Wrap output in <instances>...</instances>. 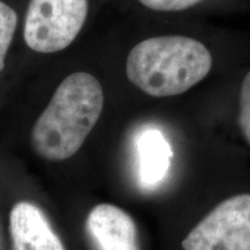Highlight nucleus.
Returning <instances> with one entry per match:
<instances>
[{
  "instance_id": "1",
  "label": "nucleus",
  "mask_w": 250,
  "mask_h": 250,
  "mask_svg": "<svg viewBox=\"0 0 250 250\" xmlns=\"http://www.w3.org/2000/svg\"><path fill=\"white\" fill-rule=\"evenodd\" d=\"M214 66L212 49L202 39L181 33L146 37L130 50L127 79L156 99L187 93L204 81Z\"/></svg>"
},
{
  "instance_id": "2",
  "label": "nucleus",
  "mask_w": 250,
  "mask_h": 250,
  "mask_svg": "<svg viewBox=\"0 0 250 250\" xmlns=\"http://www.w3.org/2000/svg\"><path fill=\"white\" fill-rule=\"evenodd\" d=\"M103 105L104 93L93 74L74 72L67 76L34 124V151L48 161L72 158L95 127Z\"/></svg>"
},
{
  "instance_id": "3",
  "label": "nucleus",
  "mask_w": 250,
  "mask_h": 250,
  "mask_svg": "<svg viewBox=\"0 0 250 250\" xmlns=\"http://www.w3.org/2000/svg\"><path fill=\"white\" fill-rule=\"evenodd\" d=\"M88 0H30L23 39L37 54H56L70 46L85 26Z\"/></svg>"
},
{
  "instance_id": "4",
  "label": "nucleus",
  "mask_w": 250,
  "mask_h": 250,
  "mask_svg": "<svg viewBox=\"0 0 250 250\" xmlns=\"http://www.w3.org/2000/svg\"><path fill=\"white\" fill-rule=\"evenodd\" d=\"M183 250H250V193L225 199L190 230Z\"/></svg>"
},
{
  "instance_id": "5",
  "label": "nucleus",
  "mask_w": 250,
  "mask_h": 250,
  "mask_svg": "<svg viewBox=\"0 0 250 250\" xmlns=\"http://www.w3.org/2000/svg\"><path fill=\"white\" fill-rule=\"evenodd\" d=\"M86 229L96 250H139L136 223L116 205L94 206L87 215Z\"/></svg>"
},
{
  "instance_id": "6",
  "label": "nucleus",
  "mask_w": 250,
  "mask_h": 250,
  "mask_svg": "<svg viewBox=\"0 0 250 250\" xmlns=\"http://www.w3.org/2000/svg\"><path fill=\"white\" fill-rule=\"evenodd\" d=\"M14 250H66L44 212L34 203L21 201L9 213Z\"/></svg>"
},
{
  "instance_id": "7",
  "label": "nucleus",
  "mask_w": 250,
  "mask_h": 250,
  "mask_svg": "<svg viewBox=\"0 0 250 250\" xmlns=\"http://www.w3.org/2000/svg\"><path fill=\"white\" fill-rule=\"evenodd\" d=\"M139 167L146 184H156L169 169L171 149L165 136L158 130L144 131L138 140Z\"/></svg>"
},
{
  "instance_id": "8",
  "label": "nucleus",
  "mask_w": 250,
  "mask_h": 250,
  "mask_svg": "<svg viewBox=\"0 0 250 250\" xmlns=\"http://www.w3.org/2000/svg\"><path fill=\"white\" fill-rule=\"evenodd\" d=\"M137 2L149 12L165 15L197 11L234 15L250 11V0H137Z\"/></svg>"
},
{
  "instance_id": "9",
  "label": "nucleus",
  "mask_w": 250,
  "mask_h": 250,
  "mask_svg": "<svg viewBox=\"0 0 250 250\" xmlns=\"http://www.w3.org/2000/svg\"><path fill=\"white\" fill-rule=\"evenodd\" d=\"M18 27V14L13 7L0 0V72L5 67V59L13 42Z\"/></svg>"
},
{
  "instance_id": "10",
  "label": "nucleus",
  "mask_w": 250,
  "mask_h": 250,
  "mask_svg": "<svg viewBox=\"0 0 250 250\" xmlns=\"http://www.w3.org/2000/svg\"><path fill=\"white\" fill-rule=\"evenodd\" d=\"M237 122L243 137L250 144V68L243 74L239 86Z\"/></svg>"
}]
</instances>
